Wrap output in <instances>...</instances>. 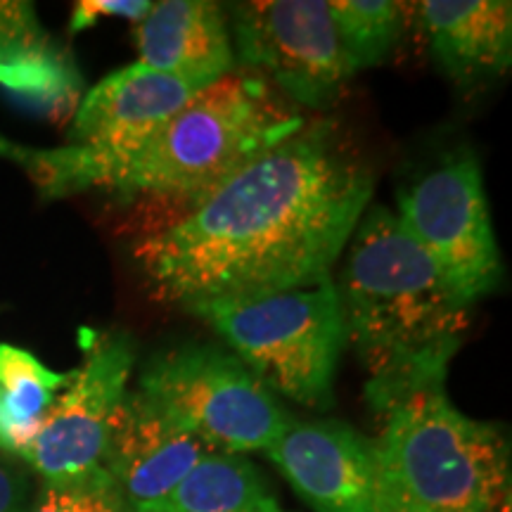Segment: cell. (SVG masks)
<instances>
[{"label":"cell","instance_id":"cell-1","mask_svg":"<svg viewBox=\"0 0 512 512\" xmlns=\"http://www.w3.org/2000/svg\"><path fill=\"white\" fill-rule=\"evenodd\" d=\"M373 188L332 121H306L181 219L140 235L133 256L152 294L185 309L309 287L330 278Z\"/></svg>","mask_w":512,"mask_h":512},{"label":"cell","instance_id":"cell-2","mask_svg":"<svg viewBox=\"0 0 512 512\" xmlns=\"http://www.w3.org/2000/svg\"><path fill=\"white\" fill-rule=\"evenodd\" d=\"M351 238L335 287L344 337L370 373L368 401L377 411L408 389L446 384L470 304L387 207L366 211Z\"/></svg>","mask_w":512,"mask_h":512},{"label":"cell","instance_id":"cell-3","mask_svg":"<svg viewBox=\"0 0 512 512\" xmlns=\"http://www.w3.org/2000/svg\"><path fill=\"white\" fill-rule=\"evenodd\" d=\"M304 126L306 119L275 98L264 76L233 69L192 95L110 192L124 204L159 211L162 219L150 230L162 228Z\"/></svg>","mask_w":512,"mask_h":512},{"label":"cell","instance_id":"cell-4","mask_svg":"<svg viewBox=\"0 0 512 512\" xmlns=\"http://www.w3.org/2000/svg\"><path fill=\"white\" fill-rule=\"evenodd\" d=\"M446 384L384 401L375 441L389 512H498L508 498V444L494 425L467 418Z\"/></svg>","mask_w":512,"mask_h":512},{"label":"cell","instance_id":"cell-5","mask_svg":"<svg viewBox=\"0 0 512 512\" xmlns=\"http://www.w3.org/2000/svg\"><path fill=\"white\" fill-rule=\"evenodd\" d=\"M188 311L207 320L271 392L313 408L332 403L347 337L330 278L297 290L192 304Z\"/></svg>","mask_w":512,"mask_h":512},{"label":"cell","instance_id":"cell-6","mask_svg":"<svg viewBox=\"0 0 512 512\" xmlns=\"http://www.w3.org/2000/svg\"><path fill=\"white\" fill-rule=\"evenodd\" d=\"M197 91L195 83L133 62L93 86L74 112L69 143L27 150L22 166L43 197L110 190L140 150Z\"/></svg>","mask_w":512,"mask_h":512},{"label":"cell","instance_id":"cell-7","mask_svg":"<svg viewBox=\"0 0 512 512\" xmlns=\"http://www.w3.org/2000/svg\"><path fill=\"white\" fill-rule=\"evenodd\" d=\"M138 392L211 453L266 451L290 425L271 389L238 356L209 344L152 358L140 375Z\"/></svg>","mask_w":512,"mask_h":512},{"label":"cell","instance_id":"cell-8","mask_svg":"<svg viewBox=\"0 0 512 512\" xmlns=\"http://www.w3.org/2000/svg\"><path fill=\"white\" fill-rule=\"evenodd\" d=\"M396 219L432 256L446 283L472 306L501 280V252L491 228L482 166L460 147L399 192Z\"/></svg>","mask_w":512,"mask_h":512},{"label":"cell","instance_id":"cell-9","mask_svg":"<svg viewBox=\"0 0 512 512\" xmlns=\"http://www.w3.org/2000/svg\"><path fill=\"white\" fill-rule=\"evenodd\" d=\"M133 366L136 344L126 332L88 335L81 366L69 370V382L55 396L22 463L46 484L76 482L105 470L112 418L124 401Z\"/></svg>","mask_w":512,"mask_h":512},{"label":"cell","instance_id":"cell-10","mask_svg":"<svg viewBox=\"0 0 512 512\" xmlns=\"http://www.w3.org/2000/svg\"><path fill=\"white\" fill-rule=\"evenodd\" d=\"M228 24L235 57L304 107L330 105L354 74L328 0H249L233 5Z\"/></svg>","mask_w":512,"mask_h":512},{"label":"cell","instance_id":"cell-11","mask_svg":"<svg viewBox=\"0 0 512 512\" xmlns=\"http://www.w3.org/2000/svg\"><path fill=\"white\" fill-rule=\"evenodd\" d=\"M264 453L316 512H389L375 441L344 422L290 420Z\"/></svg>","mask_w":512,"mask_h":512},{"label":"cell","instance_id":"cell-12","mask_svg":"<svg viewBox=\"0 0 512 512\" xmlns=\"http://www.w3.org/2000/svg\"><path fill=\"white\" fill-rule=\"evenodd\" d=\"M209 448L145 394L126 392L112 418L102 467L119 486L128 510L162 503Z\"/></svg>","mask_w":512,"mask_h":512},{"label":"cell","instance_id":"cell-13","mask_svg":"<svg viewBox=\"0 0 512 512\" xmlns=\"http://www.w3.org/2000/svg\"><path fill=\"white\" fill-rule=\"evenodd\" d=\"M133 36L140 64L200 88L235 69L228 15L211 0L152 3Z\"/></svg>","mask_w":512,"mask_h":512},{"label":"cell","instance_id":"cell-14","mask_svg":"<svg viewBox=\"0 0 512 512\" xmlns=\"http://www.w3.org/2000/svg\"><path fill=\"white\" fill-rule=\"evenodd\" d=\"M418 8L434 55L453 79H486L510 67L512 3L508 0H425Z\"/></svg>","mask_w":512,"mask_h":512},{"label":"cell","instance_id":"cell-15","mask_svg":"<svg viewBox=\"0 0 512 512\" xmlns=\"http://www.w3.org/2000/svg\"><path fill=\"white\" fill-rule=\"evenodd\" d=\"M69 373H55L31 351L0 342V453L22 460Z\"/></svg>","mask_w":512,"mask_h":512},{"label":"cell","instance_id":"cell-16","mask_svg":"<svg viewBox=\"0 0 512 512\" xmlns=\"http://www.w3.org/2000/svg\"><path fill=\"white\" fill-rule=\"evenodd\" d=\"M0 86L38 114L62 119L79 107L81 74L72 57L46 36L0 50Z\"/></svg>","mask_w":512,"mask_h":512},{"label":"cell","instance_id":"cell-17","mask_svg":"<svg viewBox=\"0 0 512 512\" xmlns=\"http://www.w3.org/2000/svg\"><path fill=\"white\" fill-rule=\"evenodd\" d=\"M176 512H283L249 460L209 453L164 501Z\"/></svg>","mask_w":512,"mask_h":512},{"label":"cell","instance_id":"cell-18","mask_svg":"<svg viewBox=\"0 0 512 512\" xmlns=\"http://www.w3.org/2000/svg\"><path fill=\"white\" fill-rule=\"evenodd\" d=\"M339 43L351 69L373 67L389 55L401 34V5L389 0H332L328 3Z\"/></svg>","mask_w":512,"mask_h":512},{"label":"cell","instance_id":"cell-19","mask_svg":"<svg viewBox=\"0 0 512 512\" xmlns=\"http://www.w3.org/2000/svg\"><path fill=\"white\" fill-rule=\"evenodd\" d=\"M27 512H128V505L110 472L100 470L76 482H43Z\"/></svg>","mask_w":512,"mask_h":512},{"label":"cell","instance_id":"cell-20","mask_svg":"<svg viewBox=\"0 0 512 512\" xmlns=\"http://www.w3.org/2000/svg\"><path fill=\"white\" fill-rule=\"evenodd\" d=\"M152 3L147 0H79L69 19V31L79 34L95 27L102 17H121L131 22H143Z\"/></svg>","mask_w":512,"mask_h":512},{"label":"cell","instance_id":"cell-21","mask_svg":"<svg viewBox=\"0 0 512 512\" xmlns=\"http://www.w3.org/2000/svg\"><path fill=\"white\" fill-rule=\"evenodd\" d=\"M46 36L34 5L22 3V0H0V50L41 41Z\"/></svg>","mask_w":512,"mask_h":512},{"label":"cell","instance_id":"cell-22","mask_svg":"<svg viewBox=\"0 0 512 512\" xmlns=\"http://www.w3.org/2000/svg\"><path fill=\"white\" fill-rule=\"evenodd\" d=\"M31 479L19 458L0 453V512H27Z\"/></svg>","mask_w":512,"mask_h":512},{"label":"cell","instance_id":"cell-23","mask_svg":"<svg viewBox=\"0 0 512 512\" xmlns=\"http://www.w3.org/2000/svg\"><path fill=\"white\" fill-rule=\"evenodd\" d=\"M27 150L29 147H22V145H15L12 140H8L5 136H0V157H8L12 162L22 164V159L27 157Z\"/></svg>","mask_w":512,"mask_h":512},{"label":"cell","instance_id":"cell-24","mask_svg":"<svg viewBox=\"0 0 512 512\" xmlns=\"http://www.w3.org/2000/svg\"><path fill=\"white\" fill-rule=\"evenodd\" d=\"M128 512H176V510H171L169 505L162 501V503H152V505H140V508H133Z\"/></svg>","mask_w":512,"mask_h":512}]
</instances>
